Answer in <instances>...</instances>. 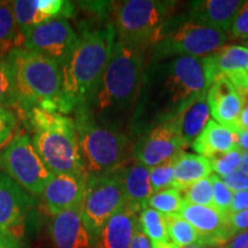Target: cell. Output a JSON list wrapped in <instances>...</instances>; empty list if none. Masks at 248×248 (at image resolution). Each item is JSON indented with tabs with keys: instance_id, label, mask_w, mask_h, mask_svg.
<instances>
[{
	"instance_id": "cell-7",
	"label": "cell",
	"mask_w": 248,
	"mask_h": 248,
	"mask_svg": "<svg viewBox=\"0 0 248 248\" xmlns=\"http://www.w3.org/2000/svg\"><path fill=\"white\" fill-rule=\"evenodd\" d=\"M177 1L126 0L113 6L117 40L152 48L163 28L175 16Z\"/></svg>"
},
{
	"instance_id": "cell-21",
	"label": "cell",
	"mask_w": 248,
	"mask_h": 248,
	"mask_svg": "<svg viewBox=\"0 0 248 248\" xmlns=\"http://www.w3.org/2000/svg\"><path fill=\"white\" fill-rule=\"evenodd\" d=\"M49 234L55 248H91L82 219V204L53 216Z\"/></svg>"
},
{
	"instance_id": "cell-1",
	"label": "cell",
	"mask_w": 248,
	"mask_h": 248,
	"mask_svg": "<svg viewBox=\"0 0 248 248\" xmlns=\"http://www.w3.org/2000/svg\"><path fill=\"white\" fill-rule=\"evenodd\" d=\"M210 79L203 58L177 57L152 61L142 73L139 90H145L141 124L150 130L181 115L194 100L208 91Z\"/></svg>"
},
{
	"instance_id": "cell-4",
	"label": "cell",
	"mask_w": 248,
	"mask_h": 248,
	"mask_svg": "<svg viewBox=\"0 0 248 248\" xmlns=\"http://www.w3.org/2000/svg\"><path fill=\"white\" fill-rule=\"evenodd\" d=\"M27 117L32 132L31 141L49 171L85 172L80 160L75 120L42 108L28 111Z\"/></svg>"
},
{
	"instance_id": "cell-29",
	"label": "cell",
	"mask_w": 248,
	"mask_h": 248,
	"mask_svg": "<svg viewBox=\"0 0 248 248\" xmlns=\"http://www.w3.org/2000/svg\"><path fill=\"white\" fill-rule=\"evenodd\" d=\"M184 203L183 192L176 187H171L152 194L147 207L157 210L163 215H175L181 213Z\"/></svg>"
},
{
	"instance_id": "cell-44",
	"label": "cell",
	"mask_w": 248,
	"mask_h": 248,
	"mask_svg": "<svg viewBox=\"0 0 248 248\" xmlns=\"http://www.w3.org/2000/svg\"><path fill=\"white\" fill-rule=\"evenodd\" d=\"M238 133V147L244 153H248V131L247 130H237Z\"/></svg>"
},
{
	"instance_id": "cell-38",
	"label": "cell",
	"mask_w": 248,
	"mask_h": 248,
	"mask_svg": "<svg viewBox=\"0 0 248 248\" xmlns=\"http://www.w3.org/2000/svg\"><path fill=\"white\" fill-rule=\"evenodd\" d=\"M228 222L232 235L248 231V209L229 215Z\"/></svg>"
},
{
	"instance_id": "cell-23",
	"label": "cell",
	"mask_w": 248,
	"mask_h": 248,
	"mask_svg": "<svg viewBox=\"0 0 248 248\" xmlns=\"http://www.w3.org/2000/svg\"><path fill=\"white\" fill-rule=\"evenodd\" d=\"M192 148L208 160L228 153L238 148L237 130L210 120L201 135L192 144Z\"/></svg>"
},
{
	"instance_id": "cell-9",
	"label": "cell",
	"mask_w": 248,
	"mask_h": 248,
	"mask_svg": "<svg viewBox=\"0 0 248 248\" xmlns=\"http://www.w3.org/2000/svg\"><path fill=\"white\" fill-rule=\"evenodd\" d=\"M0 169L31 195L43 194L53 176L26 133L14 136L1 151Z\"/></svg>"
},
{
	"instance_id": "cell-3",
	"label": "cell",
	"mask_w": 248,
	"mask_h": 248,
	"mask_svg": "<svg viewBox=\"0 0 248 248\" xmlns=\"http://www.w3.org/2000/svg\"><path fill=\"white\" fill-rule=\"evenodd\" d=\"M148 48L115 39L91 107L97 113L126 111L137 100Z\"/></svg>"
},
{
	"instance_id": "cell-16",
	"label": "cell",
	"mask_w": 248,
	"mask_h": 248,
	"mask_svg": "<svg viewBox=\"0 0 248 248\" xmlns=\"http://www.w3.org/2000/svg\"><path fill=\"white\" fill-rule=\"evenodd\" d=\"M11 4L22 36L39 24L55 18L67 20L75 13V5L64 0H15Z\"/></svg>"
},
{
	"instance_id": "cell-15",
	"label": "cell",
	"mask_w": 248,
	"mask_h": 248,
	"mask_svg": "<svg viewBox=\"0 0 248 248\" xmlns=\"http://www.w3.org/2000/svg\"><path fill=\"white\" fill-rule=\"evenodd\" d=\"M179 215L199 232L200 244L219 248L233 237L229 228L228 216L222 215L212 207L199 206L185 201Z\"/></svg>"
},
{
	"instance_id": "cell-36",
	"label": "cell",
	"mask_w": 248,
	"mask_h": 248,
	"mask_svg": "<svg viewBox=\"0 0 248 248\" xmlns=\"http://www.w3.org/2000/svg\"><path fill=\"white\" fill-rule=\"evenodd\" d=\"M230 36L233 39L248 40V1L241 6L230 28Z\"/></svg>"
},
{
	"instance_id": "cell-35",
	"label": "cell",
	"mask_w": 248,
	"mask_h": 248,
	"mask_svg": "<svg viewBox=\"0 0 248 248\" xmlns=\"http://www.w3.org/2000/svg\"><path fill=\"white\" fill-rule=\"evenodd\" d=\"M16 125V115L9 108L0 106V146L12 137Z\"/></svg>"
},
{
	"instance_id": "cell-32",
	"label": "cell",
	"mask_w": 248,
	"mask_h": 248,
	"mask_svg": "<svg viewBox=\"0 0 248 248\" xmlns=\"http://www.w3.org/2000/svg\"><path fill=\"white\" fill-rule=\"evenodd\" d=\"M244 152L239 147L235 150L228 152L225 154L217 155L212 159H209L210 164H212V170L216 172L218 177H226L240 169L241 162H243Z\"/></svg>"
},
{
	"instance_id": "cell-10",
	"label": "cell",
	"mask_w": 248,
	"mask_h": 248,
	"mask_svg": "<svg viewBox=\"0 0 248 248\" xmlns=\"http://www.w3.org/2000/svg\"><path fill=\"white\" fill-rule=\"evenodd\" d=\"M126 203L122 183L115 173L88 177L82 203V219L92 245L106 222Z\"/></svg>"
},
{
	"instance_id": "cell-11",
	"label": "cell",
	"mask_w": 248,
	"mask_h": 248,
	"mask_svg": "<svg viewBox=\"0 0 248 248\" xmlns=\"http://www.w3.org/2000/svg\"><path fill=\"white\" fill-rule=\"evenodd\" d=\"M185 147L177 116L142 133L133 145L132 157L152 169L175 160Z\"/></svg>"
},
{
	"instance_id": "cell-31",
	"label": "cell",
	"mask_w": 248,
	"mask_h": 248,
	"mask_svg": "<svg viewBox=\"0 0 248 248\" xmlns=\"http://www.w3.org/2000/svg\"><path fill=\"white\" fill-rule=\"evenodd\" d=\"M186 202L199 204V206L214 207L213 202V181L212 177H207L193 183L182 191Z\"/></svg>"
},
{
	"instance_id": "cell-42",
	"label": "cell",
	"mask_w": 248,
	"mask_h": 248,
	"mask_svg": "<svg viewBox=\"0 0 248 248\" xmlns=\"http://www.w3.org/2000/svg\"><path fill=\"white\" fill-rule=\"evenodd\" d=\"M129 248H153V245H152L151 240L148 239L147 235L142 232L140 225H139L135 235H133V239Z\"/></svg>"
},
{
	"instance_id": "cell-20",
	"label": "cell",
	"mask_w": 248,
	"mask_h": 248,
	"mask_svg": "<svg viewBox=\"0 0 248 248\" xmlns=\"http://www.w3.org/2000/svg\"><path fill=\"white\" fill-rule=\"evenodd\" d=\"M245 1L239 0H199L188 2L184 15L188 20L204 24L224 32L230 31L241 6Z\"/></svg>"
},
{
	"instance_id": "cell-6",
	"label": "cell",
	"mask_w": 248,
	"mask_h": 248,
	"mask_svg": "<svg viewBox=\"0 0 248 248\" xmlns=\"http://www.w3.org/2000/svg\"><path fill=\"white\" fill-rule=\"evenodd\" d=\"M75 123L80 160L88 177L111 175L130 157L129 138L122 132L99 125L91 108L76 110Z\"/></svg>"
},
{
	"instance_id": "cell-47",
	"label": "cell",
	"mask_w": 248,
	"mask_h": 248,
	"mask_svg": "<svg viewBox=\"0 0 248 248\" xmlns=\"http://www.w3.org/2000/svg\"><path fill=\"white\" fill-rule=\"evenodd\" d=\"M183 248H214V247L207 246V245H202V244H194V245H191V246L183 247Z\"/></svg>"
},
{
	"instance_id": "cell-17",
	"label": "cell",
	"mask_w": 248,
	"mask_h": 248,
	"mask_svg": "<svg viewBox=\"0 0 248 248\" xmlns=\"http://www.w3.org/2000/svg\"><path fill=\"white\" fill-rule=\"evenodd\" d=\"M210 83L218 75L225 76L238 92L248 88V47L226 45L218 52L203 58Z\"/></svg>"
},
{
	"instance_id": "cell-26",
	"label": "cell",
	"mask_w": 248,
	"mask_h": 248,
	"mask_svg": "<svg viewBox=\"0 0 248 248\" xmlns=\"http://www.w3.org/2000/svg\"><path fill=\"white\" fill-rule=\"evenodd\" d=\"M24 39L16 21L12 4L0 1V55H8L14 48L23 47Z\"/></svg>"
},
{
	"instance_id": "cell-2",
	"label": "cell",
	"mask_w": 248,
	"mask_h": 248,
	"mask_svg": "<svg viewBox=\"0 0 248 248\" xmlns=\"http://www.w3.org/2000/svg\"><path fill=\"white\" fill-rule=\"evenodd\" d=\"M113 24L85 30L78 44L61 70L62 114L80 108H91L102 74L109 61L115 43Z\"/></svg>"
},
{
	"instance_id": "cell-34",
	"label": "cell",
	"mask_w": 248,
	"mask_h": 248,
	"mask_svg": "<svg viewBox=\"0 0 248 248\" xmlns=\"http://www.w3.org/2000/svg\"><path fill=\"white\" fill-rule=\"evenodd\" d=\"M175 160L168 161V162L160 164V166L154 167V168L151 169V184L153 193L173 187V166H175Z\"/></svg>"
},
{
	"instance_id": "cell-28",
	"label": "cell",
	"mask_w": 248,
	"mask_h": 248,
	"mask_svg": "<svg viewBox=\"0 0 248 248\" xmlns=\"http://www.w3.org/2000/svg\"><path fill=\"white\" fill-rule=\"evenodd\" d=\"M166 216L167 230L170 240L178 247H187L194 244H200L201 237L195 229L185 218L175 214Z\"/></svg>"
},
{
	"instance_id": "cell-39",
	"label": "cell",
	"mask_w": 248,
	"mask_h": 248,
	"mask_svg": "<svg viewBox=\"0 0 248 248\" xmlns=\"http://www.w3.org/2000/svg\"><path fill=\"white\" fill-rule=\"evenodd\" d=\"M248 209V191L243 192H233V198H232V203L230 208V214L239 213L243 210Z\"/></svg>"
},
{
	"instance_id": "cell-8",
	"label": "cell",
	"mask_w": 248,
	"mask_h": 248,
	"mask_svg": "<svg viewBox=\"0 0 248 248\" xmlns=\"http://www.w3.org/2000/svg\"><path fill=\"white\" fill-rule=\"evenodd\" d=\"M228 33L188 20L184 14L173 16L152 46L151 60L177 57L206 58L226 46Z\"/></svg>"
},
{
	"instance_id": "cell-18",
	"label": "cell",
	"mask_w": 248,
	"mask_h": 248,
	"mask_svg": "<svg viewBox=\"0 0 248 248\" xmlns=\"http://www.w3.org/2000/svg\"><path fill=\"white\" fill-rule=\"evenodd\" d=\"M207 99L215 122L238 130L243 100L230 80L223 75L215 77L207 91Z\"/></svg>"
},
{
	"instance_id": "cell-43",
	"label": "cell",
	"mask_w": 248,
	"mask_h": 248,
	"mask_svg": "<svg viewBox=\"0 0 248 248\" xmlns=\"http://www.w3.org/2000/svg\"><path fill=\"white\" fill-rule=\"evenodd\" d=\"M0 248H24L20 239L14 235L0 232Z\"/></svg>"
},
{
	"instance_id": "cell-45",
	"label": "cell",
	"mask_w": 248,
	"mask_h": 248,
	"mask_svg": "<svg viewBox=\"0 0 248 248\" xmlns=\"http://www.w3.org/2000/svg\"><path fill=\"white\" fill-rule=\"evenodd\" d=\"M239 170L241 172H244L245 175L248 176V153H244L243 162H241V167Z\"/></svg>"
},
{
	"instance_id": "cell-33",
	"label": "cell",
	"mask_w": 248,
	"mask_h": 248,
	"mask_svg": "<svg viewBox=\"0 0 248 248\" xmlns=\"http://www.w3.org/2000/svg\"><path fill=\"white\" fill-rule=\"evenodd\" d=\"M213 181V202L214 209L221 213L222 215L229 216L232 203V198H233V192L224 184L221 177L212 173L210 175Z\"/></svg>"
},
{
	"instance_id": "cell-30",
	"label": "cell",
	"mask_w": 248,
	"mask_h": 248,
	"mask_svg": "<svg viewBox=\"0 0 248 248\" xmlns=\"http://www.w3.org/2000/svg\"><path fill=\"white\" fill-rule=\"evenodd\" d=\"M0 106L18 107L13 68L7 55H0Z\"/></svg>"
},
{
	"instance_id": "cell-5",
	"label": "cell",
	"mask_w": 248,
	"mask_h": 248,
	"mask_svg": "<svg viewBox=\"0 0 248 248\" xmlns=\"http://www.w3.org/2000/svg\"><path fill=\"white\" fill-rule=\"evenodd\" d=\"M7 57L13 68L18 108L27 113L33 108L61 113V70L58 63L24 47L14 48Z\"/></svg>"
},
{
	"instance_id": "cell-41",
	"label": "cell",
	"mask_w": 248,
	"mask_h": 248,
	"mask_svg": "<svg viewBox=\"0 0 248 248\" xmlns=\"http://www.w3.org/2000/svg\"><path fill=\"white\" fill-rule=\"evenodd\" d=\"M219 248H248V231L237 233Z\"/></svg>"
},
{
	"instance_id": "cell-25",
	"label": "cell",
	"mask_w": 248,
	"mask_h": 248,
	"mask_svg": "<svg viewBox=\"0 0 248 248\" xmlns=\"http://www.w3.org/2000/svg\"><path fill=\"white\" fill-rule=\"evenodd\" d=\"M179 128L186 146H192L210 122V108L207 99V92L194 100L178 116Z\"/></svg>"
},
{
	"instance_id": "cell-13",
	"label": "cell",
	"mask_w": 248,
	"mask_h": 248,
	"mask_svg": "<svg viewBox=\"0 0 248 248\" xmlns=\"http://www.w3.org/2000/svg\"><path fill=\"white\" fill-rule=\"evenodd\" d=\"M33 206V198L9 176L0 172V232L20 239Z\"/></svg>"
},
{
	"instance_id": "cell-27",
	"label": "cell",
	"mask_w": 248,
	"mask_h": 248,
	"mask_svg": "<svg viewBox=\"0 0 248 248\" xmlns=\"http://www.w3.org/2000/svg\"><path fill=\"white\" fill-rule=\"evenodd\" d=\"M139 225L151 240L152 245H161L171 241L167 230L166 216L157 210L150 207L142 209L139 216Z\"/></svg>"
},
{
	"instance_id": "cell-12",
	"label": "cell",
	"mask_w": 248,
	"mask_h": 248,
	"mask_svg": "<svg viewBox=\"0 0 248 248\" xmlns=\"http://www.w3.org/2000/svg\"><path fill=\"white\" fill-rule=\"evenodd\" d=\"M23 47L51 59L62 68L78 44V36L66 18L39 24L23 35Z\"/></svg>"
},
{
	"instance_id": "cell-14",
	"label": "cell",
	"mask_w": 248,
	"mask_h": 248,
	"mask_svg": "<svg viewBox=\"0 0 248 248\" xmlns=\"http://www.w3.org/2000/svg\"><path fill=\"white\" fill-rule=\"evenodd\" d=\"M88 183L85 172L53 173L43 191L46 212L55 216L83 203Z\"/></svg>"
},
{
	"instance_id": "cell-48",
	"label": "cell",
	"mask_w": 248,
	"mask_h": 248,
	"mask_svg": "<svg viewBox=\"0 0 248 248\" xmlns=\"http://www.w3.org/2000/svg\"><path fill=\"white\" fill-rule=\"evenodd\" d=\"M246 46L248 47V42H246Z\"/></svg>"
},
{
	"instance_id": "cell-19",
	"label": "cell",
	"mask_w": 248,
	"mask_h": 248,
	"mask_svg": "<svg viewBox=\"0 0 248 248\" xmlns=\"http://www.w3.org/2000/svg\"><path fill=\"white\" fill-rule=\"evenodd\" d=\"M113 173L122 183L126 203L137 213L146 208L148 200L153 194L151 169L131 156Z\"/></svg>"
},
{
	"instance_id": "cell-24",
	"label": "cell",
	"mask_w": 248,
	"mask_h": 248,
	"mask_svg": "<svg viewBox=\"0 0 248 248\" xmlns=\"http://www.w3.org/2000/svg\"><path fill=\"white\" fill-rule=\"evenodd\" d=\"M212 171V164L207 157L184 152L175 160L173 187L183 191L193 183L209 177Z\"/></svg>"
},
{
	"instance_id": "cell-37",
	"label": "cell",
	"mask_w": 248,
	"mask_h": 248,
	"mask_svg": "<svg viewBox=\"0 0 248 248\" xmlns=\"http://www.w3.org/2000/svg\"><path fill=\"white\" fill-rule=\"evenodd\" d=\"M221 179L232 192L248 191V176L241 172L240 170Z\"/></svg>"
},
{
	"instance_id": "cell-46",
	"label": "cell",
	"mask_w": 248,
	"mask_h": 248,
	"mask_svg": "<svg viewBox=\"0 0 248 248\" xmlns=\"http://www.w3.org/2000/svg\"><path fill=\"white\" fill-rule=\"evenodd\" d=\"M153 248H181L178 247L177 245H175L172 241H169V243L161 244V245H153Z\"/></svg>"
},
{
	"instance_id": "cell-40",
	"label": "cell",
	"mask_w": 248,
	"mask_h": 248,
	"mask_svg": "<svg viewBox=\"0 0 248 248\" xmlns=\"http://www.w3.org/2000/svg\"><path fill=\"white\" fill-rule=\"evenodd\" d=\"M239 94L243 100V110H241L238 130H247L248 131V88L239 91Z\"/></svg>"
},
{
	"instance_id": "cell-22",
	"label": "cell",
	"mask_w": 248,
	"mask_h": 248,
	"mask_svg": "<svg viewBox=\"0 0 248 248\" xmlns=\"http://www.w3.org/2000/svg\"><path fill=\"white\" fill-rule=\"evenodd\" d=\"M138 228V213L125 203L106 222L91 248H129Z\"/></svg>"
}]
</instances>
